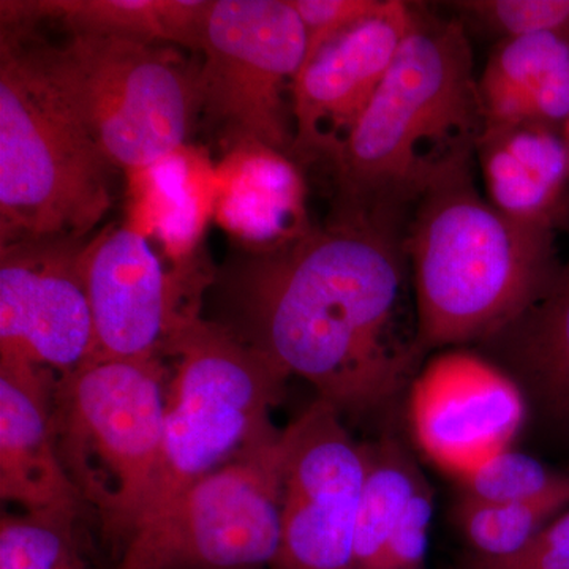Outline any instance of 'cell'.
I'll return each instance as SVG.
<instances>
[{
	"label": "cell",
	"mask_w": 569,
	"mask_h": 569,
	"mask_svg": "<svg viewBox=\"0 0 569 569\" xmlns=\"http://www.w3.org/2000/svg\"><path fill=\"white\" fill-rule=\"evenodd\" d=\"M224 290L222 326L342 418L387 408L425 359L406 227L392 220L332 212L291 244L252 253Z\"/></svg>",
	"instance_id": "obj_1"
},
{
	"label": "cell",
	"mask_w": 569,
	"mask_h": 569,
	"mask_svg": "<svg viewBox=\"0 0 569 569\" xmlns=\"http://www.w3.org/2000/svg\"><path fill=\"white\" fill-rule=\"evenodd\" d=\"M486 119L466 26L415 3L391 69L332 157L335 212L406 224L422 194L475 162Z\"/></svg>",
	"instance_id": "obj_2"
},
{
	"label": "cell",
	"mask_w": 569,
	"mask_h": 569,
	"mask_svg": "<svg viewBox=\"0 0 569 569\" xmlns=\"http://www.w3.org/2000/svg\"><path fill=\"white\" fill-rule=\"evenodd\" d=\"M475 162L433 183L406 228L418 350L479 346L542 293L560 263L553 231L515 222L475 183Z\"/></svg>",
	"instance_id": "obj_3"
},
{
	"label": "cell",
	"mask_w": 569,
	"mask_h": 569,
	"mask_svg": "<svg viewBox=\"0 0 569 569\" xmlns=\"http://www.w3.org/2000/svg\"><path fill=\"white\" fill-rule=\"evenodd\" d=\"M168 381L160 358L89 361L56 378L59 459L116 561L151 501Z\"/></svg>",
	"instance_id": "obj_4"
},
{
	"label": "cell",
	"mask_w": 569,
	"mask_h": 569,
	"mask_svg": "<svg viewBox=\"0 0 569 569\" xmlns=\"http://www.w3.org/2000/svg\"><path fill=\"white\" fill-rule=\"evenodd\" d=\"M112 164L63 107L24 37L0 33V238L82 239L111 208Z\"/></svg>",
	"instance_id": "obj_5"
},
{
	"label": "cell",
	"mask_w": 569,
	"mask_h": 569,
	"mask_svg": "<svg viewBox=\"0 0 569 569\" xmlns=\"http://www.w3.org/2000/svg\"><path fill=\"white\" fill-rule=\"evenodd\" d=\"M164 351L174 356L176 369L168 381L159 471L140 529L194 482L280 437L272 410L290 378L201 316L179 321Z\"/></svg>",
	"instance_id": "obj_6"
},
{
	"label": "cell",
	"mask_w": 569,
	"mask_h": 569,
	"mask_svg": "<svg viewBox=\"0 0 569 569\" xmlns=\"http://www.w3.org/2000/svg\"><path fill=\"white\" fill-rule=\"evenodd\" d=\"M18 37L112 167L133 173L186 146L198 110V71L174 50L97 33H71L62 47Z\"/></svg>",
	"instance_id": "obj_7"
},
{
	"label": "cell",
	"mask_w": 569,
	"mask_h": 569,
	"mask_svg": "<svg viewBox=\"0 0 569 569\" xmlns=\"http://www.w3.org/2000/svg\"><path fill=\"white\" fill-rule=\"evenodd\" d=\"M287 438L227 463L130 539L112 569H271L280 545Z\"/></svg>",
	"instance_id": "obj_8"
},
{
	"label": "cell",
	"mask_w": 569,
	"mask_h": 569,
	"mask_svg": "<svg viewBox=\"0 0 569 569\" xmlns=\"http://www.w3.org/2000/svg\"><path fill=\"white\" fill-rule=\"evenodd\" d=\"M198 110L233 149L263 146L293 156V89L306 59L301 18L290 0H212L200 48Z\"/></svg>",
	"instance_id": "obj_9"
},
{
	"label": "cell",
	"mask_w": 569,
	"mask_h": 569,
	"mask_svg": "<svg viewBox=\"0 0 569 569\" xmlns=\"http://www.w3.org/2000/svg\"><path fill=\"white\" fill-rule=\"evenodd\" d=\"M284 438L280 545L271 569H355L365 443L320 399L284 427Z\"/></svg>",
	"instance_id": "obj_10"
},
{
	"label": "cell",
	"mask_w": 569,
	"mask_h": 569,
	"mask_svg": "<svg viewBox=\"0 0 569 569\" xmlns=\"http://www.w3.org/2000/svg\"><path fill=\"white\" fill-rule=\"evenodd\" d=\"M82 239H24L0 250V358L56 376L91 361V307Z\"/></svg>",
	"instance_id": "obj_11"
},
{
	"label": "cell",
	"mask_w": 569,
	"mask_h": 569,
	"mask_svg": "<svg viewBox=\"0 0 569 569\" xmlns=\"http://www.w3.org/2000/svg\"><path fill=\"white\" fill-rule=\"evenodd\" d=\"M526 396L478 351L437 355L415 377L408 417L418 447L462 479L511 448L527 419Z\"/></svg>",
	"instance_id": "obj_12"
},
{
	"label": "cell",
	"mask_w": 569,
	"mask_h": 569,
	"mask_svg": "<svg viewBox=\"0 0 569 569\" xmlns=\"http://www.w3.org/2000/svg\"><path fill=\"white\" fill-rule=\"evenodd\" d=\"M82 279L92 316L91 361L160 358L176 325L200 316L132 224L107 228L86 244Z\"/></svg>",
	"instance_id": "obj_13"
},
{
	"label": "cell",
	"mask_w": 569,
	"mask_h": 569,
	"mask_svg": "<svg viewBox=\"0 0 569 569\" xmlns=\"http://www.w3.org/2000/svg\"><path fill=\"white\" fill-rule=\"evenodd\" d=\"M415 3L383 0L299 70L291 89L295 156L332 160L369 107L402 47Z\"/></svg>",
	"instance_id": "obj_14"
},
{
	"label": "cell",
	"mask_w": 569,
	"mask_h": 569,
	"mask_svg": "<svg viewBox=\"0 0 569 569\" xmlns=\"http://www.w3.org/2000/svg\"><path fill=\"white\" fill-rule=\"evenodd\" d=\"M56 378L51 370L0 358V497L24 511L88 512L56 447Z\"/></svg>",
	"instance_id": "obj_15"
},
{
	"label": "cell",
	"mask_w": 569,
	"mask_h": 569,
	"mask_svg": "<svg viewBox=\"0 0 569 569\" xmlns=\"http://www.w3.org/2000/svg\"><path fill=\"white\" fill-rule=\"evenodd\" d=\"M475 160L486 198L497 211L515 222L556 230L569 197L563 129L538 122L486 123Z\"/></svg>",
	"instance_id": "obj_16"
},
{
	"label": "cell",
	"mask_w": 569,
	"mask_h": 569,
	"mask_svg": "<svg viewBox=\"0 0 569 569\" xmlns=\"http://www.w3.org/2000/svg\"><path fill=\"white\" fill-rule=\"evenodd\" d=\"M213 212L217 222L236 238L271 252L309 233L306 182L291 156L241 146L216 171Z\"/></svg>",
	"instance_id": "obj_17"
},
{
	"label": "cell",
	"mask_w": 569,
	"mask_h": 569,
	"mask_svg": "<svg viewBox=\"0 0 569 569\" xmlns=\"http://www.w3.org/2000/svg\"><path fill=\"white\" fill-rule=\"evenodd\" d=\"M515 380L527 403L569 427V263L518 317L479 343Z\"/></svg>",
	"instance_id": "obj_18"
},
{
	"label": "cell",
	"mask_w": 569,
	"mask_h": 569,
	"mask_svg": "<svg viewBox=\"0 0 569 569\" xmlns=\"http://www.w3.org/2000/svg\"><path fill=\"white\" fill-rule=\"evenodd\" d=\"M129 176L132 227L156 234L173 274L201 291L209 283L192 263L194 247L216 204L217 176L203 157L183 148Z\"/></svg>",
	"instance_id": "obj_19"
},
{
	"label": "cell",
	"mask_w": 569,
	"mask_h": 569,
	"mask_svg": "<svg viewBox=\"0 0 569 569\" xmlns=\"http://www.w3.org/2000/svg\"><path fill=\"white\" fill-rule=\"evenodd\" d=\"M486 123L538 122L563 129L569 119V33L539 32L498 41L481 77Z\"/></svg>",
	"instance_id": "obj_20"
},
{
	"label": "cell",
	"mask_w": 569,
	"mask_h": 569,
	"mask_svg": "<svg viewBox=\"0 0 569 569\" xmlns=\"http://www.w3.org/2000/svg\"><path fill=\"white\" fill-rule=\"evenodd\" d=\"M212 0H2L0 18L32 29L44 18L61 20L71 33L122 37L200 48Z\"/></svg>",
	"instance_id": "obj_21"
},
{
	"label": "cell",
	"mask_w": 569,
	"mask_h": 569,
	"mask_svg": "<svg viewBox=\"0 0 569 569\" xmlns=\"http://www.w3.org/2000/svg\"><path fill=\"white\" fill-rule=\"evenodd\" d=\"M365 448L367 473L356 519L355 569H381L426 479L396 437H380Z\"/></svg>",
	"instance_id": "obj_22"
},
{
	"label": "cell",
	"mask_w": 569,
	"mask_h": 569,
	"mask_svg": "<svg viewBox=\"0 0 569 569\" xmlns=\"http://www.w3.org/2000/svg\"><path fill=\"white\" fill-rule=\"evenodd\" d=\"M81 509H41L0 519V569H93Z\"/></svg>",
	"instance_id": "obj_23"
},
{
	"label": "cell",
	"mask_w": 569,
	"mask_h": 569,
	"mask_svg": "<svg viewBox=\"0 0 569 569\" xmlns=\"http://www.w3.org/2000/svg\"><path fill=\"white\" fill-rule=\"evenodd\" d=\"M569 505V492L526 503H479L460 497L455 522L471 556L498 560L515 556Z\"/></svg>",
	"instance_id": "obj_24"
},
{
	"label": "cell",
	"mask_w": 569,
	"mask_h": 569,
	"mask_svg": "<svg viewBox=\"0 0 569 569\" xmlns=\"http://www.w3.org/2000/svg\"><path fill=\"white\" fill-rule=\"evenodd\" d=\"M459 481L462 497L479 503H526L569 492V475L556 473L511 448Z\"/></svg>",
	"instance_id": "obj_25"
},
{
	"label": "cell",
	"mask_w": 569,
	"mask_h": 569,
	"mask_svg": "<svg viewBox=\"0 0 569 569\" xmlns=\"http://www.w3.org/2000/svg\"><path fill=\"white\" fill-rule=\"evenodd\" d=\"M448 6L462 24L498 41L539 32L569 33V0H460Z\"/></svg>",
	"instance_id": "obj_26"
},
{
	"label": "cell",
	"mask_w": 569,
	"mask_h": 569,
	"mask_svg": "<svg viewBox=\"0 0 569 569\" xmlns=\"http://www.w3.org/2000/svg\"><path fill=\"white\" fill-rule=\"evenodd\" d=\"M381 2L383 0H290L291 7L305 26V63L329 41L376 13Z\"/></svg>",
	"instance_id": "obj_27"
},
{
	"label": "cell",
	"mask_w": 569,
	"mask_h": 569,
	"mask_svg": "<svg viewBox=\"0 0 569 569\" xmlns=\"http://www.w3.org/2000/svg\"><path fill=\"white\" fill-rule=\"evenodd\" d=\"M466 569H569V509L515 556L498 560L470 556Z\"/></svg>",
	"instance_id": "obj_28"
},
{
	"label": "cell",
	"mask_w": 569,
	"mask_h": 569,
	"mask_svg": "<svg viewBox=\"0 0 569 569\" xmlns=\"http://www.w3.org/2000/svg\"><path fill=\"white\" fill-rule=\"evenodd\" d=\"M565 138H567L568 148H569V119L567 126H565Z\"/></svg>",
	"instance_id": "obj_29"
}]
</instances>
